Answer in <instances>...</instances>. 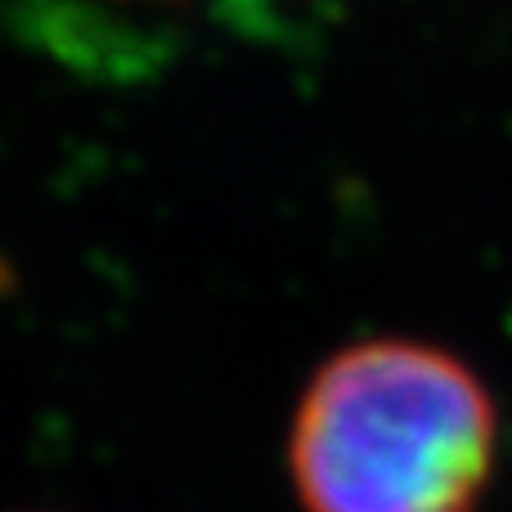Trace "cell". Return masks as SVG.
<instances>
[{"label":"cell","mask_w":512,"mask_h":512,"mask_svg":"<svg viewBox=\"0 0 512 512\" xmlns=\"http://www.w3.org/2000/svg\"><path fill=\"white\" fill-rule=\"evenodd\" d=\"M495 441V400L459 355L373 337L315 369L288 468L306 512H472Z\"/></svg>","instance_id":"6da1fadb"},{"label":"cell","mask_w":512,"mask_h":512,"mask_svg":"<svg viewBox=\"0 0 512 512\" xmlns=\"http://www.w3.org/2000/svg\"><path fill=\"white\" fill-rule=\"evenodd\" d=\"M0 18L18 23L32 41L63 45V50H104V36H95L86 14H68L59 0H0Z\"/></svg>","instance_id":"7a4b0ae2"}]
</instances>
